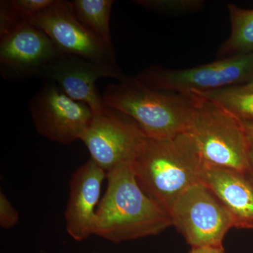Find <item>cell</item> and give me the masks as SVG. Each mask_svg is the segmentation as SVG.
<instances>
[{
  "label": "cell",
  "instance_id": "1",
  "mask_svg": "<svg viewBox=\"0 0 253 253\" xmlns=\"http://www.w3.org/2000/svg\"><path fill=\"white\" fill-rule=\"evenodd\" d=\"M106 193L96 212L94 235L113 243L160 234L172 225L166 210L138 184L131 161L107 172Z\"/></svg>",
  "mask_w": 253,
  "mask_h": 253
},
{
  "label": "cell",
  "instance_id": "2",
  "mask_svg": "<svg viewBox=\"0 0 253 253\" xmlns=\"http://www.w3.org/2000/svg\"><path fill=\"white\" fill-rule=\"evenodd\" d=\"M131 164L141 189L168 212L186 190L201 182L206 166L186 133L168 139L145 135Z\"/></svg>",
  "mask_w": 253,
  "mask_h": 253
},
{
  "label": "cell",
  "instance_id": "3",
  "mask_svg": "<svg viewBox=\"0 0 253 253\" xmlns=\"http://www.w3.org/2000/svg\"><path fill=\"white\" fill-rule=\"evenodd\" d=\"M108 109L131 118L148 137L168 139L186 133L191 115L189 94L166 92L148 87L126 76L105 89Z\"/></svg>",
  "mask_w": 253,
  "mask_h": 253
},
{
  "label": "cell",
  "instance_id": "4",
  "mask_svg": "<svg viewBox=\"0 0 253 253\" xmlns=\"http://www.w3.org/2000/svg\"><path fill=\"white\" fill-rule=\"evenodd\" d=\"M186 134L205 163L247 174L251 146L243 123L221 105L196 93Z\"/></svg>",
  "mask_w": 253,
  "mask_h": 253
},
{
  "label": "cell",
  "instance_id": "5",
  "mask_svg": "<svg viewBox=\"0 0 253 253\" xmlns=\"http://www.w3.org/2000/svg\"><path fill=\"white\" fill-rule=\"evenodd\" d=\"M156 91L188 94L245 84L253 78V51L186 69L153 66L135 76Z\"/></svg>",
  "mask_w": 253,
  "mask_h": 253
},
{
  "label": "cell",
  "instance_id": "6",
  "mask_svg": "<svg viewBox=\"0 0 253 253\" xmlns=\"http://www.w3.org/2000/svg\"><path fill=\"white\" fill-rule=\"evenodd\" d=\"M168 213L191 248L223 247L224 236L234 227L225 208L202 182L186 190Z\"/></svg>",
  "mask_w": 253,
  "mask_h": 253
},
{
  "label": "cell",
  "instance_id": "7",
  "mask_svg": "<svg viewBox=\"0 0 253 253\" xmlns=\"http://www.w3.org/2000/svg\"><path fill=\"white\" fill-rule=\"evenodd\" d=\"M29 22L44 31L63 55L102 64L117 65L113 46L80 22L70 1L54 0L49 8Z\"/></svg>",
  "mask_w": 253,
  "mask_h": 253
},
{
  "label": "cell",
  "instance_id": "8",
  "mask_svg": "<svg viewBox=\"0 0 253 253\" xmlns=\"http://www.w3.org/2000/svg\"><path fill=\"white\" fill-rule=\"evenodd\" d=\"M29 107L38 133L63 144L81 140L94 118L87 105L71 99L53 83L42 86Z\"/></svg>",
  "mask_w": 253,
  "mask_h": 253
},
{
  "label": "cell",
  "instance_id": "9",
  "mask_svg": "<svg viewBox=\"0 0 253 253\" xmlns=\"http://www.w3.org/2000/svg\"><path fill=\"white\" fill-rule=\"evenodd\" d=\"M145 134L131 118L108 109L94 115L81 141L93 160L106 172L132 161Z\"/></svg>",
  "mask_w": 253,
  "mask_h": 253
},
{
  "label": "cell",
  "instance_id": "10",
  "mask_svg": "<svg viewBox=\"0 0 253 253\" xmlns=\"http://www.w3.org/2000/svg\"><path fill=\"white\" fill-rule=\"evenodd\" d=\"M0 39L1 74L7 80L41 77L45 68L62 54L47 35L29 21Z\"/></svg>",
  "mask_w": 253,
  "mask_h": 253
},
{
  "label": "cell",
  "instance_id": "11",
  "mask_svg": "<svg viewBox=\"0 0 253 253\" xmlns=\"http://www.w3.org/2000/svg\"><path fill=\"white\" fill-rule=\"evenodd\" d=\"M126 76L117 65L102 64L61 54L42 73L41 78L56 82L65 94L87 105L94 115L107 109L96 83L102 78L122 81Z\"/></svg>",
  "mask_w": 253,
  "mask_h": 253
},
{
  "label": "cell",
  "instance_id": "12",
  "mask_svg": "<svg viewBox=\"0 0 253 253\" xmlns=\"http://www.w3.org/2000/svg\"><path fill=\"white\" fill-rule=\"evenodd\" d=\"M106 177L107 172L91 158L73 174L64 216L66 230L75 241H84L94 235L96 209Z\"/></svg>",
  "mask_w": 253,
  "mask_h": 253
},
{
  "label": "cell",
  "instance_id": "13",
  "mask_svg": "<svg viewBox=\"0 0 253 253\" xmlns=\"http://www.w3.org/2000/svg\"><path fill=\"white\" fill-rule=\"evenodd\" d=\"M201 182L220 201L236 229H253V183L245 173L206 163Z\"/></svg>",
  "mask_w": 253,
  "mask_h": 253
},
{
  "label": "cell",
  "instance_id": "14",
  "mask_svg": "<svg viewBox=\"0 0 253 253\" xmlns=\"http://www.w3.org/2000/svg\"><path fill=\"white\" fill-rule=\"evenodd\" d=\"M231 33L219 47L217 59H226L253 51V9L228 4Z\"/></svg>",
  "mask_w": 253,
  "mask_h": 253
},
{
  "label": "cell",
  "instance_id": "15",
  "mask_svg": "<svg viewBox=\"0 0 253 253\" xmlns=\"http://www.w3.org/2000/svg\"><path fill=\"white\" fill-rule=\"evenodd\" d=\"M75 16L85 27L112 46L110 19L114 1L112 0H74L70 1Z\"/></svg>",
  "mask_w": 253,
  "mask_h": 253
},
{
  "label": "cell",
  "instance_id": "16",
  "mask_svg": "<svg viewBox=\"0 0 253 253\" xmlns=\"http://www.w3.org/2000/svg\"><path fill=\"white\" fill-rule=\"evenodd\" d=\"M54 0H6L0 3V36L29 21L49 8Z\"/></svg>",
  "mask_w": 253,
  "mask_h": 253
},
{
  "label": "cell",
  "instance_id": "17",
  "mask_svg": "<svg viewBox=\"0 0 253 253\" xmlns=\"http://www.w3.org/2000/svg\"><path fill=\"white\" fill-rule=\"evenodd\" d=\"M192 92L216 101L241 122H253V92H240L231 87Z\"/></svg>",
  "mask_w": 253,
  "mask_h": 253
},
{
  "label": "cell",
  "instance_id": "18",
  "mask_svg": "<svg viewBox=\"0 0 253 253\" xmlns=\"http://www.w3.org/2000/svg\"><path fill=\"white\" fill-rule=\"evenodd\" d=\"M134 4L161 14L179 15L195 12L202 9V0H137Z\"/></svg>",
  "mask_w": 253,
  "mask_h": 253
},
{
  "label": "cell",
  "instance_id": "19",
  "mask_svg": "<svg viewBox=\"0 0 253 253\" xmlns=\"http://www.w3.org/2000/svg\"><path fill=\"white\" fill-rule=\"evenodd\" d=\"M18 220H19V213L1 191L0 192V225L5 229H11L18 224Z\"/></svg>",
  "mask_w": 253,
  "mask_h": 253
},
{
  "label": "cell",
  "instance_id": "20",
  "mask_svg": "<svg viewBox=\"0 0 253 253\" xmlns=\"http://www.w3.org/2000/svg\"><path fill=\"white\" fill-rule=\"evenodd\" d=\"M189 253H225L223 247L191 248Z\"/></svg>",
  "mask_w": 253,
  "mask_h": 253
},
{
  "label": "cell",
  "instance_id": "21",
  "mask_svg": "<svg viewBox=\"0 0 253 253\" xmlns=\"http://www.w3.org/2000/svg\"><path fill=\"white\" fill-rule=\"evenodd\" d=\"M230 87L240 92H253V78L245 84L230 86Z\"/></svg>",
  "mask_w": 253,
  "mask_h": 253
},
{
  "label": "cell",
  "instance_id": "22",
  "mask_svg": "<svg viewBox=\"0 0 253 253\" xmlns=\"http://www.w3.org/2000/svg\"><path fill=\"white\" fill-rule=\"evenodd\" d=\"M244 125L246 135L251 144V147H253V122H242Z\"/></svg>",
  "mask_w": 253,
  "mask_h": 253
},
{
  "label": "cell",
  "instance_id": "23",
  "mask_svg": "<svg viewBox=\"0 0 253 253\" xmlns=\"http://www.w3.org/2000/svg\"><path fill=\"white\" fill-rule=\"evenodd\" d=\"M250 158V166L249 170L248 172L247 176H249V179L253 183V147H251V151L249 154Z\"/></svg>",
  "mask_w": 253,
  "mask_h": 253
}]
</instances>
